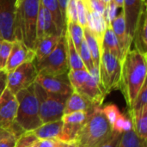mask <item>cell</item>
I'll return each instance as SVG.
<instances>
[{
	"label": "cell",
	"mask_w": 147,
	"mask_h": 147,
	"mask_svg": "<svg viewBox=\"0 0 147 147\" xmlns=\"http://www.w3.org/2000/svg\"><path fill=\"white\" fill-rule=\"evenodd\" d=\"M87 4V3H86ZM102 44V36L107 28L102 15L90 10L87 6V27Z\"/></svg>",
	"instance_id": "obj_20"
},
{
	"label": "cell",
	"mask_w": 147,
	"mask_h": 147,
	"mask_svg": "<svg viewBox=\"0 0 147 147\" xmlns=\"http://www.w3.org/2000/svg\"><path fill=\"white\" fill-rule=\"evenodd\" d=\"M18 102L7 87L0 96V125L18 140L25 132L16 122Z\"/></svg>",
	"instance_id": "obj_9"
},
{
	"label": "cell",
	"mask_w": 147,
	"mask_h": 147,
	"mask_svg": "<svg viewBox=\"0 0 147 147\" xmlns=\"http://www.w3.org/2000/svg\"><path fill=\"white\" fill-rule=\"evenodd\" d=\"M143 3L142 0H124L122 10L124 13L127 32L131 39H133L134 32L141 12Z\"/></svg>",
	"instance_id": "obj_18"
},
{
	"label": "cell",
	"mask_w": 147,
	"mask_h": 147,
	"mask_svg": "<svg viewBox=\"0 0 147 147\" xmlns=\"http://www.w3.org/2000/svg\"><path fill=\"white\" fill-rule=\"evenodd\" d=\"M2 41H3V38H2V36L0 35V47H1V43H2Z\"/></svg>",
	"instance_id": "obj_50"
},
{
	"label": "cell",
	"mask_w": 147,
	"mask_h": 147,
	"mask_svg": "<svg viewBox=\"0 0 147 147\" xmlns=\"http://www.w3.org/2000/svg\"><path fill=\"white\" fill-rule=\"evenodd\" d=\"M78 53L80 55V58L85 66V69L90 72L94 68V64H93V60H92V57H91V54H90V52L89 50V47L86 44V41L84 40H84L81 43V46L78 49Z\"/></svg>",
	"instance_id": "obj_32"
},
{
	"label": "cell",
	"mask_w": 147,
	"mask_h": 147,
	"mask_svg": "<svg viewBox=\"0 0 147 147\" xmlns=\"http://www.w3.org/2000/svg\"><path fill=\"white\" fill-rule=\"evenodd\" d=\"M38 71L34 61L26 62L7 73L6 87L15 95L32 85L37 78Z\"/></svg>",
	"instance_id": "obj_10"
},
{
	"label": "cell",
	"mask_w": 147,
	"mask_h": 147,
	"mask_svg": "<svg viewBox=\"0 0 147 147\" xmlns=\"http://www.w3.org/2000/svg\"><path fill=\"white\" fill-rule=\"evenodd\" d=\"M94 107L96 106H94L90 102L80 96L78 92L73 90L66 101L64 109V115L78 111H89Z\"/></svg>",
	"instance_id": "obj_21"
},
{
	"label": "cell",
	"mask_w": 147,
	"mask_h": 147,
	"mask_svg": "<svg viewBox=\"0 0 147 147\" xmlns=\"http://www.w3.org/2000/svg\"><path fill=\"white\" fill-rule=\"evenodd\" d=\"M65 32L60 36L56 47L51 53L40 61H34L38 74L60 75L68 73L69 63Z\"/></svg>",
	"instance_id": "obj_7"
},
{
	"label": "cell",
	"mask_w": 147,
	"mask_h": 147,
	"mask_svg": "<svg viewBox=\"0 0 147 147\" xmlns=\"http://www.w3.org/2000/svg\"><path fill=\"white\" fill-rule=\"evenodd\" d=\"M121 136H122V134L113 132L111 137L107 141H105L103 144H102L98 147H118L120 140L121 139Z\"/></svg>",
	"instance_id": "obj_40"
},
{
	"label": "cell",
	"mask_w": 147,
	"mask_h": 147,
	"mask_svg": "<svg viewBox=\"0 0 147 147\" xmlns=\"http://www.w3.org/2000/svg\"><path fill=\"white\" fill-rule=\"evenodd\" d=\"M86 3L90 10L99 13L101 15L103 14V11L106 7V4L102 0H86Z\"/></svg>",
	"instance_id": "obj_39"
},
{
	"label": "cell",
	"mask_w": 147,
	"mask_h": 147,
	"mask_svg": "<svg viewBox=\"0 0 147 147\" xmlns=\"http://www.w3.org/2000/svg\"><path fill=\"white\" fill-rule=\"evenodd\" d=\"M35 53L28 49L22 41L15 40L12 45V49L8 59L4 71L8 73L19 65L26 62H32L34 60Z\"/></svg>",
	"instance_id": "obj_14"
},
{
	"label": "cell",
	"mask_w": 147,
	"mask_h": 147,
	"mask_svg": "<svg viewBox=\"0 0 147 147\" xmlns=\"http://www.w3.org/2000/svg\"><path fill=\"white\" fill-rule=\"evenodd\" d=\"M9 135H11V134L9 133L5 128H3V127L0 125V140H1L2 139H3V138L9 136Z\"/></svg>",
	"instance_id": "obj_45"
},
{
	"label": "cell",
	"mask_w": 147,
	"mask_h": 147,
	"mask_svg": "<svg viewBox=\"0 0 147 147\" xmlns=\"http://www.w3.org/2000/svg\"><path fill=\"white\" fill-rule=\"evenodd\" d=\"M133 128V122L130 117H127L123 114H120L112 126L113 132L123 134Z\"/></svg>",
	"instance_id": "obj_31"
},
{
	"label": "cell",
	"mask_w": 147,
	"mask_h": 147,
	"mask_svg": "<svg viewBox=\"0 0 147 147\" xmlns=\"http://www.w3.org/2000/svg\"><path fill=\"white\" fill-rule=\"evenodd\" d=\"M99 75L101 84L106 95L112 90H119L121 76V61L108 51H102Z\"/></svg>",
	"instance_id": "obj_8"
},
{
	"label": "cell",
	"mask_w": 147,
	"mask_h": 147,
	"mask_svg": "<svg viewBox=\"0 0 147 147\" xmlns=\"http://www.w3.org/2000/svg\"><path fill=\"white\" fill-rule=\"evenodd\" d=\"M66 41H67V53H68V63H69V71H77V70H86L85 66L80 58V55L76 49L71 37L65 32Z\"/></svg>",
	"instance_id": "obj_27"
},
{
	"label": "cell",
	"mask_w": 147,
	"mask_h": 147,
	"mask_svg": "<svg viewBox=\"0 0 147 147\" xmlns=\"http://www.w3.org/2000/svg\"><path fill=\"white\" fill-rule=\"evenodd\" d=\"M147 101V84L146 82L143 84L142 88L140 89L136 99L134 102L132 109L129 110V115L131 118L132 122L134 123L136 120L140 118L142 114L144 108L146 106Z\"/></svg>",
	"instance_id": "obj_26"
},
{
	"label": "cell",
	"mask_w": 147,
	"mask_h": 147,
	"mask_svg": "<svg viewBox=\"0 0 147 147\" xmlns=\"http://www.w3.org/2000/svg\"><path fill=\"white\" fill-rule=\"evenodd\" d=\"M112 2L116 5L117 8H123V3L124 0H112Z\"/></svg>",
	"instance_id": "obj_46"
},
{
	"label": "cell",
	"mask_w": 147,
	"mask_h": 147,
	"mask_svg": "<svg viewBox=\"0 0 147 147\" xmlns=\"http://www.w3.org/2000/svg\"><path fill=\"white\" fill-rule=\"evenodd\" d=\"M117 7L116 5L111 1L109 3L106 4L105 9L103 11L102 16L104 18V21L106 22L107 27L110 26L111 22L115 19V17L116 16V13H117Z\"/></svg>",
	"instance_id": "obj_37"
},
{
	"label": "cell",
	"mask_w": 147,
	"mask_h": 147,
	"mask_svg": "<svg viewBox=\"0 0 147 147\" xmlns=\"http://www.w3.org/2000/svg\"><path fill=\"white\" fill-rule=\"evenodd\" d=\"M50 35H59V34L58 32L57 27L55 25L52 15L40 3L38 17H37V28H36L37 41L43 37L50 36Z\"/></svg>",
	"instance_id": "obj_17"
},
{
	"label": "cell",
	"mask_w": 147,
	"mask_h": 147,
	"mask_svg": "<svg viewBox=\"0 0 147 147\" xmlns=\"http://www.w3.org/2000/svg\"><path fill=\"white\" fill-rule=\"evenodd\" d=\"M37 141L38 139L32 134V132H26L16 140L15 147H31Z\"/></svg>",
	"instance_id": "obj_36"
},
{
	"label": "cell",
	"mask_w": 147,
	"mask_h": 147,
	"mask_svg": "<svg viewBox=\"0 0 147 147\" xmlns=\"http://www.w3.org/2000/svg\"><path fill=\"white\" fill-rule=\"evenodd\" d=\"M68 78L74 91L87 99L94 106L102 105L106 94L87 70L69 71Z\"/></svg>",
	"instance_id": "obj_6"
},
{
	"label": "cell",
	"mask_w": 147,
	"mask_h": 147,
	"mask_svg": "<svg viewBox=\"0 0 147 147\" xmlns=\"http://www.w3.org/2000/svg\"><path fill=\"white\" fill-rule=\"evenodd\" d=\"M77 13H78V22L79 25L84 28L87 27V4L86 0H75Z\"/></svg>",
	"instance_id": "obj_33"
},
{
	"label": "cell",
	"mask_w": 147,
	"mask_h": 147,
	"mask_svg": "<svg viewBox=\"0 0 147 147\" xmlns=\"http://www.w3.org/2000/svg\"><path fill=\"white\" fill-rule=\"evenodd\" d=\"M18 102L16 122L26 133L42 125L40 116L39 102L36 98L34 84L16 94Z\"/></svg>",
	"instance_id": "obj_4"
},
{
	"label": "cell",
	"mask_w": 147,
	"mask_h": 147,
	"mask_svg": "<svg viewBox=\"0 0 147 147\" xmlns=\"http://www.w3.org/2000/svg\"><path fill=\"white\" fill-rule=\"evenodd\" d=\"M31 147H36V143H35V144H34V146H31Z\"/></svg>",
	"instance_id": "obj_52"
},
{
	"label": "cell",
	"mask_w": 147,
	"mask_h": 147,
	"mask_svg": "<svg viewBox=\"0 0 147 147\" xmlns=\"http://www.w3.org/2000/svg\"><path fill=\"white\" fill-rule=\"evenodd\" d=\"M142 2H143V3H146V0H142Z\"/></svg>",
	"instance_id": "obj_53"
},
{
	"label": "cell",
	"mask_w": 147,
	"mask_h": 147,
	"mask_svg": "<svg viewBox=\"0 0 147 147\" xmlns=\"http://www.w3.org/2000/svg\"><path fill=\"white\" fill-rule=\"evenodd\" d=\"M65 147H78V146L76 145V143H71V144H66Z\"/></svg>",
	"instance_id": "obj_48"
},
{
	"label": "cell",
	"mask_w": 147,
	"mask_h": 147,
	"mask_svg": "<svg viewBox=\"0 0 147 147\" xmlns=\"http://www.w3.org/2000/svg\"><path fill=\"white\" fill-rule=\"evenodd\" d=\"M66 32L71 37L76 49H78L84 40V28L78 22H66Z\"/></svg>",
	"instance_id": "obj_29"
},
{
	"label": "cell",
	"mask_w": 147,
	"mask_h": 147,
	"mask_svg": "<svg viewBox=\"0 0 147 147\" xmlns=\"http://www.w3.org/2000/svg\"><path fill=\"white\" fill-rule=\"evenodd\" d=\"M62 127L63 121L62 120H59L55 121L43 123L41 126H40L39 127L31 132L38 140L53 139L59 140L61 135Z\"/></svg>",
	"instance_id": "obj_19"
},
{
	"label": "cell",
	"mask_w": 147,
	"mask_h": 147,
	"mask_svg": "<svg viewBox=\"0 0 147 147\" xmlns=\"http://www.w3.org/2000/svg\"><path fill=\"white\" fill-rule=\"evenodd\" d=\"M84 37L90 52L94 66L99 69L102 54V44L88 28H84Z\"/></svg>",
	"instance_id": "obj_25"
},
{
	"label": "cell",
	"mask_w": 147,
	"mask_h": 147,
	"mask_svg": "<svg viewBox=\"0 0 147 147\" xmlns=\"http://www.w3.org/2000/svg\"><path fill=\"white\" fill-rule=\"evenodd\" d=\"M61 36V35H60ZM59 35H50L46 36L39 40L36 43L35 47V58L34 61H40L45 57H47L49 53H51L53 49L56 47L59 39Z\"/></svg>",
	"instance_id": "obj_22"
},
{
	"label": "cell",
	"mask_w": 147,
	"mask_h": 147,
	"mask_svg": "<svg viewBox=\"0 0 147 147\" xmlns=\"http://www.w3.org/2000/svg\"><path fill=\"white\" fill-rule=\"evenodd\" d=\"M65 146H66V144H65V143H63V142H61V141H59V140H58L57 145H56V146L55 147H65Z\"/></svg>",
	"instance_id": "obj_47"
},
{
	"label": "cell",
	"mask_w": 147,
	"mask_h": 147,
	"mask_svg": "<svg viewBox=\"0 0 147 147\" xmlns=\"http://www.w3.org/2000/svg\"><path fill=\"white\" fill-rule=\"evenodd\" d=\"M40 3L50 12L59 35H62L66 31V22L63 18L58 0H40Z\"/></svg>",
	"instance_id": "obj_23"
},
{
	"label": "cell",
	"mask_w": 147,
	"mask_h": 147,
	"mask_svg": "<svg viewBox=\"0 0 147 147\" xmlns=\"http://www.w3.org/2000/svg\"><path fill=\"white\" fill-rule=\"evenodd\" d=\"M6 82H7V72L4 70L0 71V96L6 88Z\"/></svg>",
	"instance_id": "obj_43"
},
{
	"label": "cell",
	"mask_w": 147,
	"mask_h": 147,
	"mask_svg": "<svg viewBox=\"0 0 147 147\" xmlns=\"http://www.w3.org/2000/svg\"><path fill=\"white\" fill-rule=\"evenodd\" d=\"M91 110L92 109L89 111H78L63 115L61 118L63 121V127L59 141L65 144L75 143Z\"/></svg>",
	"instance_id": "obj_11"
},
{
	"label": "cell",
	"mask_w": 147,
	"mask_h": 147,
	"mask_svg": "<svg viewBox=\"0 0 147 147\" xmlns=\"http://www.w3.org/2000/svg\"><path fill=\"white\" fill-rule=\"evenodd\" d=\"M16 140L14 135H9L0 140V147H15Z\"/></svg>",
	"instance_id": "obj_41"
},
{
	"label": "cell",
	"mask_w": 147,
	"mask_h": 147,
	"mask_svg": "<svg viewBox=\"0 0 147 147\" xmlns=\"http://www.w3.org/2000/svg\"><path fill=\"white\" fill-rule=\"evenodd\" d=\"M13 42L3 40L0 47V71L4 70L8 59L9 57L11 49H12Z\"/></svg>",
	"instance_id": "obj_34"
},
{
	"label": "cell",
	"mask_w": 147,
	"mask_h": 147,
	"mask_svg": "<svg viewBox=\"0 0 147 147\" xmlns=\"http://www.w3.org/2000/svg\"><path fill=\"white\" fill-rule=\"evenodd\" d=\"M118 147H147L146 142L141 140L134 131V127L122 134Z\"/></svg>",
	"instance_id": "obj_28"
},
{
	"label": "cell",
	"mask_w": 147,
	"mask_h": 147,
	"mask_svg": "<svg viewBox=\"0 0 147 147\" xmlns=\"http://www.w3.org/2000/svg\"><path fill=\"white\" fill-rule=\"evenodd\" d=\"M112 127L105 117L102 107L92 109L77 140L78 147H98L112 135Z\"/></svg>",
	"instance_id": "obj_3"
},
{
	"label": "cell",
	"mask_w": 147,
	"mask_h": 147,
	"mask_svg": "<svg viewBox=\"0 0 147 147\" xmlns=\"http://www.w3.org/2000/svg\"><path fill=\"white\" fill-rule=\"evenodd\" d=\"M78 22V13H77V7H76V1L75 0H69L68 4L66 7V22Z\"/></svg>",
	"instance_id": "obj_38"
},
{
	"label": "cell",
	"mask_w": 147,
	"mask_h": 147,
	"mask_svg": "<svg viewBox=\"0 0 147 147\" xmlns=\"http://www.w3.org/2000/svg\"><path fill=\"white\" fill-rule=\"evenodd\" d=\"M146 27H147V10L146 3H143L142 9L138 19L133 39L132 45H134L135 50H138L143 54L147 53V37H146Z\"/></svg>",
	"instance_id": "obj_16"
},
{
	"label": "cell",
	"mask_w": 147,
	"mask_h": 147,
	"mask_svg": "<svg viewBox=\"0 0 147 147\" xmlns=\"http://www.w3.org/2000/svg\"><path fill=\"white\" fill-rule=\"evenodd\" d=\"M34 89L39 102L42 124L61 120L69 96L48 92L35 82L34 83Z\"/></svg>",
	"instance_id": "obj_5"
},
{
	"label": "cell",
	"mask_w": 147,
	"mask_h": 147,
	"mask_svg": "<svg viewBox=\"0 0 147 147\" xmlns=\"http://www.w3.org/2000/svg\"><path fill=\"white\" fill-rule=\"evenodd\" d=\"M35 83L40 85L45 90L54 94L70 96L73 91L68 78V73L60 75L38 74Z\"/></svg>",
	"instance_id": "obj_13"
},
{
	"label": "cell",
	"mask_w": 147,
	"mask_h": 147,
	"mask_svg": "<svg viewBox=\"0 0 147 147\" xmlns=\"http://www.w3.org/2000/svg\"><path fill=\"white\" fill-rule=\"evenodd\" d=\"M68 1L69 0H58L59 4V8H60L61 13H62V16H63V18L65 21V22H66V7H67V4H68Z\"/></svg>",
	"instance_id": "obj_44"
},
{
	"label": "cell",
	"mask_w": 147,
	"mask_h": 147,
	"mask_svg": "<svg viewBox=\"0 0 147 147\" xmlns=\"http://www.w3.org/2000/svg\"><path fill=\"white\" fill-rule=\"evenodd\" d=\"M102 51H108L109 53L117 57L121 62L123 60L117 39L110 26H108L104 31L102 40Z\"/></svg>",
	"instance_id": "obj_24"
},
{
	"label": "cell",
	"mask_w": 147,
	"mask_h": 147,
	"mask_svg": "<svg viewBox=\"0 0 147 147\" xmlns=\"http://www.w3.org/2000/svg\"><path fill=\"white\" fill-rule=\"evenodd\" d=\"M102 112H103L105 117L107 118L108 121L109 122V124L112 127L113 124L115 123V120L117 119L118 115L121 114L118 107L115 104L109 103V104H106L103 108H102Z\"/></svg>",
	"instance_id": "obj_35"
},
{
	"label": "cell",
	"mask_w": 147,
	"mask_h": 147,
	"mask_svg": "<svg viewBox=\"0 0 147 147\" xmlns=\"http://www.w3.org/2000/svg\"><path fill=\"white\" fill-rule=\"evenodd\" d=\"M133 127L137 135L146 142L147 140V105L144 108L141 115L133 123Z\"/></svg>",
	"instance_id": "obj_30"
},
{
	"label": "cell",
	"mask_w": 147,
	"mask_h": 147,
	"mask_svg": "<svg viewBox=\"0 0 147 147\" xmlns=\"http://www.w3.org/2000/svg\"><path fill=\"white\" fill-rule=\"evenodd\" d=\"M23 0H16V3H19V2H22Z\"/></svg>",
	"instance_id": "obj_51"
},
{
	"label": "cell",
	"mask_w": 147,
	"mask_h": 147,
	"mask_svg": "<svg viewBox=\"0 0 147 147\" xmlns=\"http://www.w3.org/2000/svg\"><path fill=\"white\" fill-rule=\"evenodd\" d=\"M15 37L28 49L34 51L37 42L36 28L40 0L15 2Z\"/></svg>",
	"instance_id": "obj_2"
},
{
	"label": "cell",
	"mask_w": 147,
	"mask_h": 147,
	"mask_svg": "<svg viewBox=\"0 0 147 147\" xmlns=\"http://www.w3.org/2000/svg\"><path fill=\"white\" fill-rule=\"evenodd\" d=\"M146 54L130 49L121 62V76L119 89L129 110L132 109L143 84L146 82Z\"/></svg>",
	"instance_id": "obj_1"
},
{
	"label": "cell",
	"mask_w": 147,
	"mask_h": 147,
	"mask_svg": "<svg viewBox=\"0 0 147 147\" xmlns=\"http://www.w3.org/2000/svg\"><path fill=\"white\" fill-rule=\"evenodd\" d=\"M102 1L105 4H108V3H109L112 0H102Z\"/></svg>",
	"instance_id": "obj_49"
},
{
	"label": "cell",
	"mask_w": 147,
	"mask_h": 147,
	"mask_svg": "<svg viewBox=\"0 0 147 147\" xmlns=\"http://www.w3.org/2000/svg\"><path fill=\"white\" fill-rule=\"evenodd\" d=\"M16 0H0V35L3 40L14 42Z\"/></svg>",
	"instance_id": "obj_12"
},
{
	"label": "cell",
	"mask_w": 147,
	"mask_h": 147,
	"mask_svg": "<svg viewBox=\"0 0 147 147\" xmlns=\"http://www.w3.org/2000/svg\"><path fill=\"white\" fill-rule=\"evenodd\" d=\"M58 140L48 139V140H38L36 142V147H55Z\"/></svg>",
	"instance_id": "obj_42"
},
{
	"label": "cell",
	"mask_w": 147,
	"mask_h": 147,
	"mask_svg": "<svg viewBox=\"0 0 147 147\" xmlns=\"http://www.w3.org/2000/svg\"><path fill=\"white\" fill-rule=\"evenodd\" d=\"M110 27L117 39L122 57L124 59L127 53L131 49L132 39L127 32L124 13L122 9L120 12V14L116 15L115 19L111 22Z\"/></svg>",
	"instance_id": "obj_15"
}]
</instances>
